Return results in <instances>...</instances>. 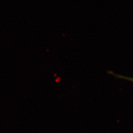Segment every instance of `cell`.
<instances>
[{
    "instance_id": "cell-1",
    "label": "cell",
    "mask_w": 133,
    "mask_h": 133,
    "mask_svg": "<svg viewBox=\"0 0 133 133\" xmlns=\"http://www.w3.org/2000/svg\"><path fill=\"white\" fill-rule=\"evenodd\" d=\"M108 74H110L111 75H113L114 77H115L117 78L125 79V80L130 81H131V82H133V77H128V76H122V75H118V74H116L114 73L113 71H108Z\"/></svg>"
}]
</instances>
